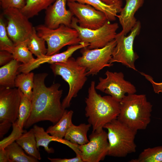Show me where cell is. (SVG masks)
Segmentation results:
<instances>
[{"label":"cell","mask_w":162,"mask_h":162,"mask_svg":"<svg viewBox=\"0 0 162 162\" xmlns=\"http://www.w3.org/2000/svg\"><path fill=\"white\" fill-rule=\"evenodd\" d=\"M46 73L34 75V86L31 100L32 110L24 127L28 128L39 122L48 121L53 124L61 118L65 110L62 106L60 99L63 90L59 89L61 85L53 83L46 86L45 80Z\"/></svg>","instance_id":"cell-1"},{"label":"cell","mask_w":162,"mask_h":162,"mask_svg":"<svg viewBox=\"0 0 162 162\" xmlns=\"http://www.w3.org/2000/svg\"><path fill=\"white\" fill-rule=\"evenodd\" d=\"M95 88V82H91L85 99V116L92 127V131H100L104 126L117 118L120 102L110 95L102 96Z\"/></svg>","instance_id":"cell-2"},{"label":"cell","mask_w":162,"mask_h":162,"mask_svg":"<svg viewBox=\"0 0 162 162\" xmlns=\"http://www.w3.org/2000/svg\"><path fill=\"white\" fill-rule=\"evenodd\" d=\"M117 119L133 130L146 129L151 121L152 105L144 94H127L120 102Z\"/></svg>","instance_id":"cell-3"},{"label":"cell","mask_w":162,"mask_h":162,"mask_svg":"<svg viewBox=\"0 0 162 162\" xmlns=\"http://www.w3.org/2000/svg\"><path fill=\"white\" fill-rule=\"evenodd\" d=\"M104 128L107 130L109 144L107 155L124 157L135 152V142L137 131L131 129L117 118L106 124Z\"/></svg>","instance_id":"cell-4"},{"label":"cell","mask_w":162,"mask_h":162,"mask_svg":"<svg viewBox=\"0 0 162 162\" xmlns=\"http://www.w3.org/2000/svg\"><path fill=\"white\" fill-rule=\"evenodd\" d=\"M50 67L55 76H61L69 85L68 94L62 103L65 109L69 107L72 99L77 96L85 84L87 79V71L71 57L65 62L50 64Z\"/></svg>","instance_id":"cell-5"},{"label":"cell","mask_w":162,"mask_h":162,"mask_svg":"<svg viewBox=\"0 0 162 162\" xmlns=\"http://www.w3.org/2000/svg\"><path fill=\"white\" fill-rule=\"evenodd\" d=\"M35 28L37 34L47 44V56L58 53L66 46L77 44L81 42L76 30L64 25L55 29L50 28L44 24L39 25Z\"/></svg>","instance_id":"cell-6"},{"label":"cell","mask_w":162,"mask_h":162,"mask_svg":"<svg viewBox=\"0 0 162 162\" xmlns=\"http://www.w3.org/2000/svg\"><path fill=\"white\" fill-rule=\"evenodd\" d=\"M116 44L114 39L102 48L91 49L87 47L81 49L82 56L76 59L77 63L86 69L88 75H97L110 63L113 50Z\"/></svg>","instance_id":"cell-7"},{"label":"cell","mask_w":162,"mask_h":162,"mask_svg":"<svg viewBox=\"0 0 162 162\" xmlns=\"http://www.w3.org/2000/svg\"><path fill=\"white\" fill-rule=\"evenodd\" d=\"M70 27L77 31L81 42L89 44V49L102 48L115 39L119 28L118 24L111 23L108 21L101 27L95 29L80 27L76 17L73 16Z\"/></svg>","instance_id":"cell-8"},{"label":"cell","mask_w":162,"mask_h":162,"mask_svg":"<svg viewBox=\"0 0 162 162\" xmlns=\"http://www.w3.org/2000/svg\"><path fill=\"white\" fill-rule=\"evenodd\" d=\"M141 28L140 22L137 21L128 35H124L120 32L117 33L115 39L116 44L110 62V64H113L115 62L120 63L137 71L135 62L139 56L134 52L133 45L135 39L139 35Z\"/></svg>","instance_id":"cell-9"},{"label":"cell","mask_w":162,"mask_h":162,"mask_svg":"<svg viewBox=\"0 0 162 162\" xmlns=\"http://www.w3.org/2000/svg\"><path fill=\"white\" fill-rule=\"evenodd\" d=\"M3 14L7 20L8 34L15 45L27 41L34 28L29 18L16 8L4 9Z\"/></svg>","instance_id":"cell-10"},{"label":"cell","mask_w":162,"mask_h":162,"mask_svg":"<svg viewBox=\"0 0 162 162\" xmlns=\"http://www.w3.org/2000/svg\"><path fill=\"white\" fill-rule=\"evenodd\" d=\"M105 74L106 78L99 77L96 89L111 96L119 102L126 95L136 92L135 86L124 79L122 72L107 70Z\"/></svg>","instance_id":"cell-11"},{"label":"cell","mask_w":162,"mask_h":162,"mask_svg":"<svg viewBox=\"0 0 162 162\" xmlns=\"http://www.w3.org/2000/svg\"><path fill=\"white\" fill-rule=\"evenodd\" d=\"M69 9L76 16L81 27L91 29H98L108 21L105 14L92 6L79 2H68Z\"/></svg>","instance_id":"cell-12"},{"label":"cell","mask_w":162,"mask_h":162,"mask_svg":"<svg viewBox=\"0 0 162 162\" xmlns=\"http://www.w3.org/2000/svg\"><path fill=\"white\" fill-rule=\"evenodd\" d=\"M89 138L88 142L79 146L83 162H98L104 160L109 149L107 132L103 129L92 131Z\"/></svg>","instance_id":"cell-13"},{"label":"cell","mask_w":162,"mask_h":162,"mask_svg":"<svg viewBox=\"0 0 162 162\" xmlns=\"http://www.w3.org/2000/svg\"><path fill=\"white\" fill-rule=\"evenodd\" d=\"M20 89L0 86V123L17 120L21 98Z\"/></svg>","instance_id":"cell-14"},{"label":"cell","mask_w":162,"mask_h":162,"mask_svg":"<svg viewBox=\"0 0 162 162\" xmlns=\"http://www.w3.org/2000/svg\"><path fill=\"white\" fill-rule=\"evenodd\" d=\"M68 0H56L46 10L44 18V25L51 29L58 28L64 25L70 27L74 15L66 4Z\"/></svg>","instance_id":"cell-15"},{"label":"cell","mask_w":162,"mask_h":162,"mask_svg":"<svg viewBox=\"0 0 162 162\" xmlns=\"http://www.w3.org/2000/svg\"><path fill=\"white\" fill-rule=\"evenodd\" d=\"M89 44L81 42L79 44L70 45L65 51L60 53L50 55H44L35 58L32 62L26 64H21L18 69L19 73H28L45 63L50 64L66 62L77 50L88 46Z\"/></svg>","instance_id":"cell-16"},{"label":"cell","mask_w":162,"mask_h":162,"mask_svg":"<svg viewBox=\"0 0 162 162\" xmlns=\"http://www.w3.org/2000/svg\"><path fill=\"white\" fill-rule=\"evenodd\" d=\"M123 0L125 1V5L117 17L122 27L120 33L126 35L136 23L137 21L135 17V14L142 6L145 0Z\"/></svg>","instance_id":"cell-17"},{"label":"cell","mask_w":162,"mask_h":162,"mask_svg":"<svg viewBox=\"0 0 162 162\" xmlns=\"http://www.w3.org/2000/svg\"><path fill=\"white\" fill-rule=\"evenodd\" d=\"M77 2L89 5L96 9L104 13L108 20L110 21L115 20L117 14L119 13L122 7V2L119 0L112 4H108L101 0H68V2Z\"/></svg>","instance_id":"cell-18"},{"label":"cell","mask_w":162,"mask_h":162,"mask_svg":"<svg viewBox=\"0 0 162 162\" xmlns=\"http://www.w3.org/2000/svg\"><path fill=\"white\" fill-rule=\"evenodd\" d=\"M33 128L38 148L39 149L40 146L43 147L45 150L48 154L53 153L54 152L53 148L49 147V144L52 141L57 142L65 144L73 150L76 147V145L71 143L64 139H59L49 135L42 127L35 124L33 126Z\"/></svg>","instance_id":"cell-19"},{"label":"cell","mask_w":162,"mask_h":162,"mask_svg":"<svg viewBox=\"0 0 162 162\" xmlns=\"http://www.w3.org/2000/svg\"><path fill=\"white\" fill-rule=\"evenodd\" d=\"M20 62L13 59L0 68V86L13 88L17 76L19 74L18 69L21 64Z\"/></svg>","instance_id":"cell-20"},{"label":"cell","mask_w":162,"mask_h":162,"mask_svg":"<svg viewBox=\"0 0 162 162\" xmlns=\"http://www.w3.org/2000/svg\"><path fill=\"white\" fill-rule=\"evenodd\" d=\"M91 126L89 123H82L78 125L73 124L67 130L64 139L74 144L81 146L86 144L89 141L87 134Z\"/></svg>","instance_id":"cell-21"},{"label":"cell","mask_w":162,"mask_h":162,"mask_svg":"<svg viewBox=\"0 0 162 162\" xmlns=\"http://www.w3.org/2000/svg\"><path fill=\"white\" fill-rule=\"evenodd\" d=\"M16 142L29 155L38 160L41 159L40 153L37 147L36 140L33 128L23 133Z\"/></svg>","instance_id":"cell-22"},{"label":"cell","mask_w":162,"mask_h":162,"mask_svg":"<svg viewBox=\"0 0 162 162\" xmlns=\"http://www.w3.org/2000/svg\"><path fill=\"white\" fill-rule=\"evenodd\" d=\"M73 113L72 110L68 111L65 110L58 121L47 128L46 132L56 138L63 139L68 129L73 124L72 122Z\"/></svg>","instance_id":"cell-23"},{"label":"cell","mask_w":162,"mask_h":162,"mask_svg":"<svg viewBox=\"0 0 162 162\" xmlns=\"http://www.w3.org/2000/svg\"><path fill=\"white\" fill-rule=\"evenodd\" d=\"M34 75L32 72L19 74L15 82V86L19 88L22 93L31 100L34 86Z\"/></svg>","instance_id":"cell-24"},{"label":"cell","mask_w":162,"mask_h":162,"mask_svg":"<svg viewBox=\"0 0 162 162\" xmlns=\"http://www.w3.org/2000/svg\"><path fill=\"white\" fill-rule=\"evenodd\" d=\"M56 0H26L22 12L29 19L38 14L42 10H46Z\"/></svg>","instance_id":"cell-25"},{"label":"cell","mask_w":162,"mask_h":162,"mask_svg":"<svg viewBox=\"0 0 162 162\" xmlns=\"http://www.w3.org/2000/svg\"><path fill=\"white\" fill-rule=\"evenodd\" d=\"M10 162H37L38 160L26 154L22 148L16 142H14L5 148Z\"/></svg>","instance_id":"cell-26"},{"label":"cell","mask_w":162,"mask_h":162,"mask_svg":"<svg viewBox=\"0 0 162 162\" xmlns=\"http://www.w3.org/2000/svg\"><path fill=\"white\" fill-rule=\"evenodd\" d=\"M45 41L37 34L35 28L34 27L33 32L27 41V45L29 50L33 54L40 57L46 55L47 48L45 45Z\"/></svg>","instance_id":"cell-27"},{"label":"cell","mask_w":162,"mask_h":162,"mask_svg":"<svg viewBox=\"0 0 162 162\" xmlns=\"http://www.w3.org/2000/svg\"><path fill=\"white\" fill-rule=\"evenodd\" d=\"M130 162H162V146L146 148Z\"/></svg>","instance_id":"cell-28"},{"label":"cell","mask_w":162,"mask_h":162,"mask_svg":"<svg viewBox=\"0 0 162 162\" xmlns=\"http://www.w3.org/2000/svg\"><path fill=\"white\" fill-rule=\"evenodd\" d=\"M27 41L15 45L12 53L14 59L23 64L31 63L35 59L28 48Z\"/></svg>","instance_id":"cell-29"},{"label":"cell","mask_w":162,"mask_h":162,"mask_svg":"<svg viewBox=\"0 0 162 162\" xmlns=\"http://www.w3.org/2000/svg\"><path fill=\"white\" fill-rule=\"evenodd\" d=\"M15 45L8 34L6 26L2 16L0 17V50L8 51L12 54Z\"/></svg>","instance_id":"cell-30"},{"label":"cell","mask_w":162,"mask_h":162,"mask_svg":"<svg viewBox=\"0 0 162 162\" xmlns=\"http://www.w3.org/2000/svg\"><path fill=\"white\" fill-rule=\"evenodd\" d=\"M0 3L3 10L10 8L21 10L25 5L26 1L25 0H0Z\"/></svg>","instance_id":"cell-31"},{"label":"cell","mask_w":162,"mask_h":162,"mask_svg":"<svg viewBox=\"0 0 162 162\" xmlns=\"http://www.w3.org/2000/svg\"><path fill=\"white\" fill-rule=\"evenodd\" d=\"M140 74L152 84L154 92L155 93L159 94L162 93V82H157L154 81L153 78L150 75L142 72H140Z\"/></svg>","instance_id":"cell-32"},{"label":"cell","mask_w":162,"mask_h":162,"mask_svg":"<svg viewBox=\"0 0 162 162\" xmlns=\"http://www.w3.org/2000/svg\"><path fill=\"white\" fill-rule=\"evenodd\" d=\"M14 59L12 54L4 50L0 51V65H4Z\"/></svg>","instance_id":"cell-33"},{"label":"cell","mask_w":162,"mask_h":162,"mask_svg":"<svg viewBox=\"0 0 162 162\" xmlns=\"http://www.w3.org/2000/svg\"><path fill=\"white\" fill-rule=\"evenodd\" d=\"M52 162H83L81 157L76 155V157L70 158H48Z\"/></svg>","instance_id":"cell-34"},{"label":"cell","mask_w":162,"mask_h":162,"mask_svg":"<svg viewBox=\"0 0 162 162\" xmlns=\"http://www.w3.org/2000/svg\"><path fill=\"white\" fill-rule=\"evenodd\" d=\"M12 124L8 122L0 123V138H2L8 131Z\"/></svg>","instance_id":"cell-35"},{"label":"cell","mask_w":162,"mask_h":162,"mask_svg":"<svg viewBox=\"0 0 162 162\" xmlns=\"http://www.w3.org/2000/svg\"><path fill=\"white\" fill-rule=\"evenodd\" d=\"M0 162H10L8 153L5 148L0 150Z\"/></svg>","instance_id":"cell-36"},{"label":"cell","mask_w":162,"mask_h":162,"mask_svg":"<svg viewBox=\"0 0 162 162\" xmlns=\"http://www.w3.org/2000/svg\"><path fill=\"white\" fill-rule=\"evenodd\" d=\"M106 4H114L118 2L119 0H101Z\"/></svg>","instance_id":"cell-37"}]
</instances>
